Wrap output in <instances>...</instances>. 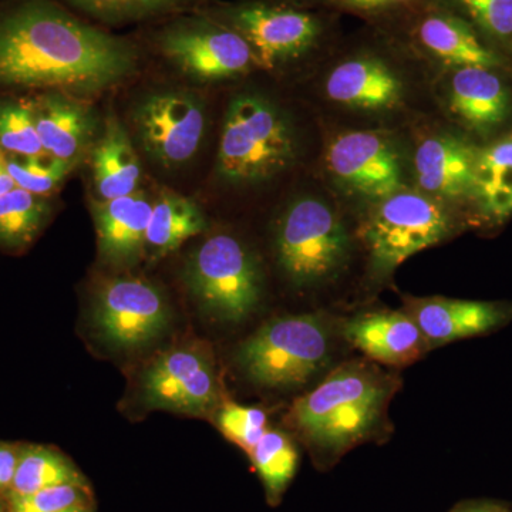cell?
Here are the masks:
<instances>
[{"instance_id": "1", "label": "cell", "mask_w": 512, "mask_h": 512, "mask_svg": "<svg viewBox=\"0 0 512 512\" xmlns=\"http://www.w3.org/2000/svg\"><path fill=\"white\" fill-rule=\"evenodd\" d=\"M143 46L59 0H0V90L93 96L140 67ZM37 92V93H39Z\"/></svg>"}, {"instance_id": "2", "label": "cell", "mask_w": 512, "mask_h": 512, "mask_svg": "<svg viewBox=\"0 0 512 512\" xmlns=\"http://www.w3.org/2000/svg\"><path fill=\"white\" fill-rule=\"evenodd\" d=\"M394 389L396 384L376 367L345 363L296 400L292 421L312 446L343 453L376 430Z\"/></svg>"}, {"instance_id": "3", "label": "cell", "mask_w": 512, "mask_h": 512, "mask_svg": "<svg viewBox=\"0 0 512 512\" xmlns=\"http://www.w3.org/2000/svg\"><path fill=\"white\" fill-rule=\"evenodd\" d=\"M296 151L284 111L261 94H238L225 111L215 174L235 187L261 184L288 170Z\"/></svg>"}, {"instance_id": "4", "label": "cell", "mask_w": 512, "mask_h": 512, "mask_svg": "<svg viewBox=\"0 0 512 512\" xmlns=\"http://www.w3.org/2000/svg\"><path fill=\"white\" fill-rule=\"evenodd\" d=\"M332 332L319 313L269 320L237 352L238 366L252 383L293 390L325 372L332 359Z\"/></svg>"}, {"instance_id": "5", "label": "cell", "mask_w": 512, "mask_h": 512, "mask_svg": "<svg viewBox=\"0 0 512 512\" xmlns=\"http://www.w3.org/2000/svg\"><path fill=\"white\" fill-rule=\"evenodd\" d=\"M201 10L244 37L259 69H275L305 59L328 35V20L319 9L292 0H214Z\"/></svg>"}, {"instance_id": "6", "label": "cell", "mask_w": 512, "mask_h": 512, "mask_svg": "<svg viewBox=\"0 0 512 512\" xmlns=\"http://www.w3.org/2000/svg\"><path fill=\"white\" fill-rule=\"evenodd\" d=\"M153 23L144 43L195 82H224L258 67L244 37L204 10L180 13Z\"/></svg>"}, {"instance_id": "7", "label": "cell", "mask_w": 512, "mask_h": 512, "mask_svg": "<svg viewBox=\"0 0 512 512\" xmlns=\"http://www.w3.org/2000/svg\"><path fill=\"white\" fill-rule=\"evenodd\" d=\"M183 278L202 311L222 322L248 318L264 292L258 259L228 234L212 235L198 245L185 261Z\"/></svg>"}, {"instance_id": "8", "label": "cell", "mask_w": 512, "mask_h": 512, "mask_svg": "<svg viewBox=\"0 0 512 512\" xmlns=\"http://www.w3.org/2000/svg\"><path fill=\"white\" fill-rule=\"evenodd\" d=\"M275 252L296 288H311L342 271L350 238L338 214L325 201L301 197L286 207L276 225Z\"/></svg>"}, {"instance_id": "9", "label": "cell", "mask_w": 512, "mask_h": 512, "mask_svg": "<svg viewBox=\"0 0 512 512\" xmlns=\"http://www.w3.org/2000/svg\"><path fill=\"white\" fill-rule=\"evenodd\" d=\"M451 231L453 221L439 200L400 190L377 201L362 235L373 274L387 278L407 258L444 241Z\"/></svg>"}, {"instance_id": "10", "label": "cell", "mask_w": 512, "mask_h": 512, "mask_svg": "<svg viewBox=\"0 0 512 512\" xmlns=\"http://www.w3.org/2000/svg\"><path fill=\"white\" fill-rule=\"evenodd\" d=\"M133 140L151 163L177 170L200 151L207 131L205 101L187 89L147 93L130 113Z\"/></svg>"}, {"instance_id": "11", "label": "cell", "mask_w": 512, "mask_h": 512, "mask_svg": "<svg viewBox=\"0 0 512 512\" xmlns=\"http://www.w3.org/2000/svg\"><path fill=\"white\" fill-rule=\"evenodd\" d=\"M170 308L156 286L140 278L117 276L104 282L93 303V323L113 348L146 346L163 335Z\"/></svg>"}, {"instance_id": "12", "label": "cell", "mask_w": 512, "mask_h": 512, "mask_svg": "<svg viewBox=\"0 0 512 512\" xmlns=\"http://www.w3.org/2000/svg\"><path fill=\"white\" fill-rule=\"evenodd\" d=\"M141 392L150 409L204 416L221 406L214 363L198 349L178 348L157 357L144 372Z\"/></svg>"}, {"instance_id": "13", "label": "cell", "mask_w": 512, "mask_h": 512, "mask_svg": "<svg viewBox=\"0 0 512 512\" xmlns=\"http://www.w3.org/2000/svg\"><path fill=\"white\" fill-rule=\"evenodd\" d=\"M329 173L342 187L380 201L403 190V167L389 138L376 131L340 134L326 151Z\"/></svg>"}, {"instance_id": "14", "label": "cell", "mask_w": 512, "mask_h": 512, "mask_svg": "<svg viewBox=\"0 0 512 512\" xmlns=\"http://www.w3.org/2000/svg\"><path fill=\"white\" fill-rule=\"evenodd\" d=\"M400 26L414 49L444 66L493 69L501 64L474 26L440 3L427 6Z\"/></svg>"}, {"instance_id": "15", "label": "cell", "mask_w": 512, "mask_h": 512, "mask_svg": "<svg viewBox=\"0 0 512 512\" xmlns=\"http://www.w3.org/2000/svg\"><path fill=\"white\" fill-rule=\"evenodd\" d=\"M326 96L348 109L380 113L396 109L403 100L402 79L393 64L376 50H356L330 70Z\"/></svg>"}, {"instance_id": "16", "label": "cell", "mask_w": 512, "mask_h": 512, "mask_svg": "<svg viewBox=\"0 0 512 512\" xmlns=\"http://www.w3.org/2000/svg\"><path fill=\"white\" fill-rule=\"evenodd\" d=\"M32 103L43 151L76 168L89 156L99 134L92 107L79 97L53 90L36 93Z\"/></svg>"}, {"instance_id": "17", "label": "cell", "mask_w": 512, "mask_h": 512, "mask_svg": "<svg viewBox=\"0 0 512 512\" xmlns=\"http://www.w3.org/2000/svg\"><path fill=\"white\" fill-rule=\"evenodd\" d=\"M404 311L412 316L431 348L493 332L512 319L511 305L439 296L409 299Z\"/></svg>"}, {"instance_id": "18", "label": "cell", "mask_w": 512, "mask_h": 512, "mask_svg": "<svg viewBox=\"0 0 512 512\" xmlns=\"http://www.w3.org/2000/svg\"><path fill=\"white\" fill-rule=\"evenodd\" d=\"M343 333L350 345L387 366L412 365L431 349L406 311L362 313L345 323Z\"/></svg>"}, {"instance_id": "19", "label": "cell", "mask_w": 512, "mask_h": 512, "mask_svg": "<svg viewBox=\"0 0 512 512\" xmlns=\"http://www.w3.org/2000/svg\"><path fill=\"white\" fill-rule=\"evenodd\" d=\"M151 212L153 201L140 190L110 201H93L97 245L103 262L113 266L138 264L141 256L146 254Z\"/></svg>"}, {"instance_id": "20", "label": "cell", "mask_w": 512, "mask_h": 512, "mask_svg": "<svg viewBox=\"0 0 512 512\" xmlns=\"http://www.w3.org/2000/svg\"><path fill=\"white\" fill-rule=\"evenodd\" d=\"M477 153L450 134L424 138L414 154V173L421 190L439 201L474 195Z\"/></svg>"}, {"instance_id": "21", "label": "cell", "mask_w": 512, "mask_h": 512, "mask_svg": "<svg viewBox=\"0 0 512 512\" xmlns=\"http://www.w3.org/2000/svg\"><path fill=\"white\" fill-rule=\"evenodd\" d=\"M89 157L97 200L110 201L138 191L143 173L140 157L130 131L116 114H107Z\"/></svg>"}, {"instance_id": "22", "label": "cell", "mask_w": 512, "mask_h": 512, "mask_svg": "<svg viewBox=\"0 0 512 512\" xmlns=\"http://www.w3.org/2000/svg\"><path fill=\"white\" fill-rule=\"evenodd\" d=\"M448 107L471 130L485 134L510 113V94L491 69L461 67L451 77Z\"/></svg>"}, {"instance_id": "23", "label": "cell", "mask_w": 512, "mask_h": 512, "mask_svg": "<svg viewBox=\"0 0 512 512\" xmlns=\"http://www.w3.org/2000/svg\"><path fill=\"white\" fill-rule=\"evenodd\" d=\"M207 229V218L190 198L165 191L153 201L147 228L146 252L154 259L163 258L181 247L187 239Z\"/></svg>"}, {"instance_id": "24", "label": "cell", "mask_w": 512, "mask_h": 512, "mask_svg": "<svg viewBox=\"0 0 512 512\" xmlns=\"http://www.w3.org/2000/svg\"><path fill=\"white\" fill-rule=\"evenodd\" d=\"M52 197L32 194L15 187L0 197V249L22 252L28 249L52 220Z\"/></svg>"}, {"instance_id": "25", "label": "cell", "mask_w": 512, "mask_h": 512, "mask_svg": "<svg viewBox=\"0 0 512 512\" xmlns=\"http://www.w3.org/2000/svg\"><path fill=\"white\" fill-rule=\"evenodd\" d=\"M64 6L104 26L153 23L207 8L214 0H59Z\"/></svg>"}, {"instance_id": "26", "label": "cell", "mask_w": 512, "mask_h": 512, "mask_svg": "<svg viewBox=\"0 0 512 512\" xmlns=\"http://www.w3.org/2000/svg\"><path fill=\"white\" fill-rule=\"evenodd\" d=\"M474 195L491 217L512 215V134L478 151Z\"/></svg>"}, {"instance_id": "27", "label": "cell", "mask_w": 512, "mask_h": 512, "mask_svg": "<svg viewBox=\"0 0 512 512\" xmlns=\"http://www.w3.org/2000/svg\"><path fill=\"white\" fill-rule=\"evenodd\" d=\"M59 485H87L86 478L59 451L43 446H25L20 450L15 478L6 497L28 495Z\"/></svg>"}, {"instance_id": "28", "label": "cell", "mask_w": 512, "mask_h": 512, "mask_svg": "<svg viewBox=\"0 0 512 512\" xmlns=\"http://www.w3.org/2000/svg\"><path fill=\"white\" fill-rule=\"evenodd\" d=\"M0 151L5 156L45 154L36 130L32 96H0Z\"/></svg>"}, {"instance_id": "29", "label": "cell", "mask_w": 512, "mask_h": 512, "mask_svg": "<svg viewBox=\"0 0 512 512\" xmlns=\"http://www.w3.org/2000/svg\"><path fill=\"white\" fill-rule=\"evenodd\" d=\"M249 457L264 481L269 497L276 500L291 483L298 466V453L292 441L281 431L266 430Z\"/></svg>"}, {"instance_id": "30", "label": "cell", "mask_w": 512, "mask_h": 512, "mask_svg": "<svg viewBox=\"0 0 512 512\" xmlns=\"http://www.w3.org/2000/svg\"><path fill=\"white\" fill-rule=\"evenodd\" d=\"M308 8L348 12L377 25H402L436 0H292Z\"/></svg>"}, {"instance_id": "31", "label": "cell", "mask_w": 512, "mask_h": 512, "mask_svg": "<svg viewBox=\"0 0 512 512\" xmlns=\"http://www.w3.org/2000/svg\"><path fill=\"white\" fill-rule=\"evenodd\" d=\"M6 165L15 185L32 194L52 197L74 170L66 161L40 154V156H5Z\"/></svg>"}, {"instance_id": "32", "label": "cell", "mask_w": 512, "mask_h": 512, "mask_svg": "<svg viewBox=\"0 0 512 512\" xmlns=\"http://www.w3.org/2000/svg\"><path fill=\"white\" fill-rule=\"evenodd\" d=\"M501 43L512 42V0H436Z\"/></svg>"}, {"instance_id": "33", "label": "cell", "mask_w": 512, "mask_h": 512, "mask_svg": "<svg viewBox=\"0 0 512 512\" xmlns=\"http://www.w3.org/2000/svg\"><path fill=\"white\" fill-rule=\"evenodd\" d=\"M215 412L218 429L248 454L266 433V414L259 407L229 402L221 404Z\"/></svg>"}, {"instance_id": "34", "label": "cell", "mask_w": 512, "mask_h": 512, "mask_svg": "<svg viewBox=\"0 0 512 512\" xmlns=\"http://www.w3.org/2000/svg\"><path fill=\"white\" fill-rule=\"evenodd\" d=\"M89 485H59L28 495L8 497L9 512H62L89 504Z\"/></svg>"}, {"instance_id": "35", "label": "cell", "mask_w": 512, "mask_h": 512, "mask_svg": "<svg viewBox=\"0 0 512 512\" xmlns=\"http://www.w3.org/2000/svg\"><path fill=\"white\" fill-rule=\"evenodd\" d=\"M22 447L10 443H0V491L6 493L15 478Z\"/></svg>"}, {"instance_id": "36", "label": "cell", "mask_w": 512, "mask_h": 512, "mask_svg": "<svg viewBox=\"0 0 512 512\" xmlns=\"http://www.w3.org/2000/svg\"><path fill=\"white\" fill-rule=\"evenodd\" d=\"M15 181L12 180L8 171V165H6L5 154L0 151V197L8 194L15 188Z\"/></svg>"}, {"instance_id": "37", "label": "cell", "mask_w": 512, "mask_h": 512, "mask_svg": "<svg viewBox=\"0 0 512 512\" xmlns=\"http://www.w3.org/2000/svg\"><path fill=\"white\" fill-rule=\"evenodd\" d=\"M457 512H508L497 504H473L468 507L461 508Z\"/></svg>"}, {"instance_id": "38", "label": "cell", "mask_w": 512, "mask_h": 512, "mask_svg": "<svg viewBox=\"0 0 512 512\" xmlns=\"http://www.w3.org/2000/svg\"><path fill=\"white\" fill-rule=\"evenodd\" d=\"M62 512H93L90 510V505H77V507L69 508V510H64Z\"/></svg>"}, {"instance_id": "39", "label": "cell", "mask_w": 512, "mask_h": 512, "mask_svg": "<svg viewBox=\"0 0 512 512\" xmlns=\"http://www.w3.org/2000/svg\"><path fill=\"white\" fill-rule=\"evenodd\" d=\"M0 512H6L5 505H3L2 501H0Z\"/></svg>"}]
</instances>
